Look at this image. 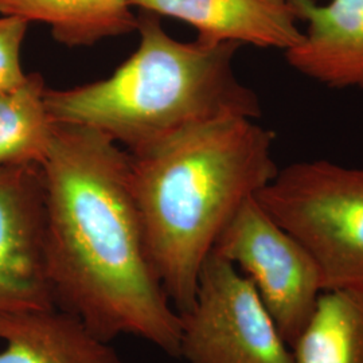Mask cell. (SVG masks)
<instances>
[{"instance_id":"cell-1","label":"cell","mask_w":363,"mask_h":363,"mask_svg":"<svg viewBox=\"0 0 363 363\" xmlns=\"http://www.w3.org/2000/svg\"><path fill=\"white\" fill-rule=\"evenodd\" d=\"M40 167L55 307L106 342L136 337L178 358L181 315L150 257L130 152L99 130L55 123Z\"/></svg>"},{"instance_id":"cell-2","label":"cell","mask_w":363,"mask_h":363,"mask_svg":"<svg viewBox=\"0 0 363 363\" xmlns=\"http://www.w3.org/2000/svg\"><path fill=\"white\" fill-rule=\"evenodd\" d=\"M247 116L190 125L130 152V179L156 274L179 315L237 211L277 172L274 133Z\"/></svg>"},{"instance_id":"cell-3","label":"cell","mask_w":363,"mask_h":363,"mask_svg":"<svg viewBox=\"0 0 363 363\" xmlns=\"http://www.w3.org/2000/svg\"><path fill=\"white\" fill-rule=\"evenodd\" d=\"M136 31V52L112 76L70 89H46L54 123L99 130L133 152L210 118H259V97L234 69L241 45L177 40L160 16L140 10Z\"/></svg>"},{"instance_id":"cell-4","label":"cell","mask_w":363,"mask_h":363,"mask_svg":"<svg viewBox=\"0 0 363 363\" xmlns=\"http://www.w3.org/2000/svg\"><path fill=\"white\" fill-rule=\"evenodd\" d=\"M256 199L311 255L323 291L363 288V167L296 162L277 169Z\"/></svg>"},{"instance_id":"cell-5","label":"cell","mask_w":363,"mask_h":363,"mask_svg":"<svg viewBox=\"0 0 363 363\" xmlns=\"http://www.w3.org/2000/svg\"><path fill=\"white\" fill-rule=\"evenodd\" d=\"M178 357L187 363H294L252 281L214 252L201 269L191 308L181 315Z\"/></svg>"},{"instance_id":"cell-6","label":"cell","mask_w":363,"mask_h":363,"mask_svg":"<svg viewBox=\"0 0 363 363\" xmlns=\"http://www.w3.org/2000/svg\"><path fill=\"white\" fill-rule=\"evenodd\" d=\"M214 253L252 281L289 347L308 323L323 292L319 268L307 249L255 198L225 228Z\"/></svg>"},{"instance_id":"cell-7","label":"cell","mask_w":363,"mask_h":363,"mask_svg":"<svg viewBox=\"0 0 363 363\" xmlns=\"http://www.w3.org/2000/svg\"><path fill=\"white\" fill-rule=\"evenodd\" d=\"M54 307L42 167L0 166V318Z\"/></svg>"},{"instance_id":"cell-8","label":"cell","mask_w":363,"mask_h":363,"mask_svg":"<svg viewBox=\"0 0 363 363\" xmlns=\"http://www.w3.org/2000/svg\"><path fill=\"white\" fill-rule=\"evenodd\" d=\"M301 38L284 52L298 74L335 89H363V0H291Z\"/></svg>"},{"instance_id":"cell-9","label":"cell","mask_w":363,"mask_h":363,"mask_svg":"<svg viewBox=\"0 0 363 363\" xmlns=\"http://www.w3.org/2000/svg\"><path fill=\"white\" fill-rule=\"evenodd\" d=\"M135 9L182 21L208 43L232 42L286 52L301 38L291 0H132Z\"/></svg>"},{"instance_id":"cell-10","label":"cell","mask_w":363,"mask_h":363,"mask_svg":"<svg viewBox=\"0 0 363 363\" xmlns=\"http://www.w3.org/2000/svg\"><path fill=\"white\" fill-rule=\"evenodd\" d=\"M0 363H125L112 342L57 307L0 318Z\"/></svg>"},{"instance_id":"cell-11","label":"cell","mask_w":363,"mask_h":363,"mask_svg":"<svg viewBox=\"0 0 363 363\" xmlns=\"http://www.w3.org/2000/svg\"><path fill=\"white\" fill-rule=\"evenodd\" d=\"M132 0H0V13L50 27L66 48H91L138 30Z\"/></svg>"},{"instance_id":"cell-12","label":"cell","mask_w":363,"mask_h":363,"mask_svg":"<svg viewBox=\"0 0 363 363\" xmlns=\"http://www.w3.org/2000/svg\"><path fill=\"white\" fill-rule=\"evenodd\" d=\"M291 350L294 363H363V288L323 291Z\"/></svg>"},{"instance_id":"cell-13","label":"cell","mask_w":363,"mask_h":363,"mask_svg":"<svg viewBox=\"0 0 363 363\" xmlns=\"http://www.w3.org/2000/svg\"><path fill=\"white\" fill-rule=\"evenodd\" d=\"M46 89L39 73H28L21 86L0 91V166L45 162L55 125L45 103Z\"/></svg>"},{"instance_id":"cell-14","label":"cell","mask_w":363,"mask_h":363,"mask_svg":"<svg viewBox=\"0 0 363 363\" xmlns=\"http://www.w3.org/2000/svg\"><path fill=\"white\" fill-rule=\"evenodd\" d=\"M30 25L19 16H0V91L15 89L27 79L28 74L21 64V49Z\"/></svg>"}]
</instances>
